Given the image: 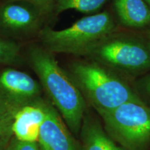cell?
Returning <instances> with one entry per match:
<instances>
[{
    "label": "cell",
    "mask_w": 150,
    "mask_h": 150,
    "mask_svg": "<svg viewBox=\"0 0 150 150\" xmlns=\"http://www.w3.org/2000/svg\"><path fill=\"white\" fill-rule=\"evenodd\" d=\"M98 63L129 73L150 70V50L138 39L115 33L103 40L88 56Z\"/></svg>",
    "instance_id": "obj_5"
},
{
    "label": "cell",
    "mask_w": 150,
    "mask_h": 150,
    "mask_svg": "<svg viewBox=\"0 0 150 150\" xmlns=\"http://www.w3.org/2000/svg\"><path fill=\"white\" fill-rule=\"evenodd\" d=\"M40 92L38 83L22 71L7 68L0 74V100L20 108L31 103Z\"/></svg>",
    "instance_id": "obj_6"
},
{
    "label": "cell",
    "mask_w": 150,
    "mask_h": 150,
    "mask_svg": "<svg viewBox=\"0 0 150 150\" xmlns=\"http://www.w3.org/2000/svg\"><path fill=\"white\" fill-rule=\"evenodd\" d=\"M13 150H40L37 145V142H25L17 140Z\"/></svg>",
    "instance_id": "obj_16"
},
{
    "label": "cell",
    "mask_w": 150,
    "mask_h": 150,
    "mask_svg": "<svg viewBox=\"0 0 150 150\" xmlns=\"http://www.w3.org/2000/svg\"><path fill=\"white\" fill-rule=\"evenodd\" d=\"M113 4L124 25L141 28L150 24V8L145 0H113Z\"/></svg>",
    "instance_id": "obj_10"
},
{
    "label": "cell",
    "mask_w": 150,
    "mask_h": 150,
    "mask_svg": "<svg viewBox=\"0 0 150 150\" xmlns=\"http://www.w3.org/2000/svg\"><path fill=\"white\" fill-rule=\"evenodd\" d=\"M41 148H42V150H47V149H44V148H42V147H41Z\"/></svg>",
    "instance_id": "obj_20"
},
{
    "label": "cell",
    "mask_w": 150,
    "mask_h": 150,
    "mask_svg": "<svg viewBox=\"0 0 150 150\" xmlns=\"http://www.w3.org/2000/svg\"><path fill=\"white\" fill-rule=\"evenodd\" d=\"M18 108L13 105L0 100V140L11 131L13 115Z\"/></svg>",
    "instance_id": "obj_13"
},
{
    "label": "cell",
    "mask_w": 150,
    "mask_h": 150,
    "mask_svg": "<svg viewBox=\"0 0 150 150\" xmlns=\"http://www.w3.org/2000/svg\"><path fill=\"white\" fill-rule=\"evenodd\" d=\"M115 30L112 16L104 11L81 18L64 29L42 28L39 38L44 48L53 54L88 56L99 42Z\"/></svg>",
    "instance_id": "obj_3"
},
{
    "label": "cell",
    "mask_w": 150,
    "mask_h": 150,
    "mask_svg": "<svg viewBox=\"0 0 150 150\" xmlns=\"http://www.w3.org/2000/svg\"><path fill=\"white\" fill-rule=\"evenodd\" d=\"M147 46H148V47H149V50H150V35H149V39H148V44H147Z\"/></svg>",
    "instance_id": "obj_18"
},
{
    "label": "cell",
    "mask_w": 150,
    "mask_h": 150,
    "mask_svg": "<svg viewBox=\"0 0 150 150\" xmlns=\"http://www.w3.org/2000/svg\"><path fill=\"white\" fill-rule=\"evenodd\" d=\"M145 1L147 4V5L149 6V8H150V0H145Z\"/></svg>",
    "instance_id": "obj_19"
},
{
    "label": "cell",
    "mask_w": 150,
    "mask_h": 150,
    "mask_svg": "<svg viewBox=\"0 0 150 150\" xmlns=\"http://www.w3.org/2000/svg\"><path fill=\"white\" fill-rule=\"evenodd\" d=\"M107 0H55L54 11L61 13L74 10L82 13H93L104 6Z\"/></svg>",
    "instance_id": "obj_12"
},
{
    "label": "cell",
    "mask_w": 150,
    "mask_h": 150,
    "mask_svg": "<svg viewBox=\"0 0 150 150\" xmlns=\"http://www.w3.org/2000/svg\"><path fill=\"white\" fill-rule=\"evenodd\" d=\"M41 16L29 4L11 1L0 7V31L9 35L32 32L40 26Z\"/></svg>",
    "instance_id": "obj_7"
},
{
    "label": "cell",
    "mask_w": 150,
    "mask_h": 150,
    "mask_svg": "<svg viewBox=\"0 0 150 150\" xmlns=\"http://www.w3.org/2000/svg\"><path fill=\"white\" fill-rule=\"evenodd\" d=\"M29 59L52 103L73 132L78 133L81 128L86 108L79 88L72 76L61 68L54 54L45 48H31Z\"/></svg>",
    "instance_id": "obj_1"
},
{
    "label": "cell",
    "mask_w": 150,
    "mask_h": 150,
    "mask_svg": "<svg viewBox=\"0 0 150 150\" xmlns=\"http://www.w3.org/2000/svg\"><path fill=\"white\" fill-rule=\"evenodd\" d=\"M83 122V150H126L112 139L96 120L86 119Z\"/></svg>",
    "instance_id": "obj_11"
},
{
    "label": "cell",
    "mask_w": 150,
    "mask_h": 150,
    "mask_svg": "<svg viewBox=\"0 0 150 150\" xmlns=\"http://www.w3.org/2000/svg\"><path fill=\"white\" fill-rule=\"evenodd\" d=\"M109 136L126 150H150V107L131 101L99 115Z\"/></svg>",
    "instance_id": "obj_4"
},
{
    "label": "cell",
    "mask_w": 150,
    "mask_h": 150,
    "mask_svg": "<svg viewBox=\"0 0 150 150\" xmlns=\"http://www.w3.org/2000/svg\"><path fill=\"white\" fill-rule=\"evenodd\" d=\"M140 85L142 90L150 97V75H148L142 80Z\"/></svg>",
    "instance_id": "obj_17"
},
{
    "label": "cell",
    "mask_w": 150,
    "mask_h": 150,
    "mask_svg": "<svg viewBox=\"0 0 150 150\" xmlns=\"http://www.w3.org/2000/svg\"><path fill=\"white\" fill-rule=\"evenodd\" d=\"M46 106L29 103L16 110L11 125V131L18 140L38 142L41 125L46 117Z\"/></svg>",
    "instance_id": "obj_9"
},
{
    "label": "cell",
    "mask_w": 150,
    "mask_h": 150,
    "mask_svg": "<svg viewBox=\"0 0 150 150\" xmlns=\"http://www.w3.org/2000/svg\"><path fill=\"white\" fill-rule=\"evenodd\" d=\"M20 47L14 41L0 38V63L10 64L18 61Z\"/></svg>",
    "instance_id": "obj_14"
},
{
    "label": "cell",
    "mask_w": 150,
    "mask_h": 150,
    "mask_svg": "<svg viewBox=\"0 0 150 150\" xmlns=\"http://www.w3.org/2000/svg\"><path fill=\"white\" fill-rule=\"evenodd\" d=\"M72 78L99 115L125 103L141 100L126 81L98 62H76Z\"/></svg>",
    "instance_id": "obj_2"
},
{
    "label": "cell",
    "mask_w": 150,
    "mask_h": 150,
    "mask_svg": "<svg viewBox=\"0 0 150 150\" xmlns=\"http://www.w3.org/2000/svg\"><path fill=\"white\" fill-rule=\"evenodd\" d=\"M46 112L39 134L41 147L47 150H79L57 112L49 106H46Z\"/></svg>",
    "instance_id": "obj_8"
},
{
    "label": "cell",
    "mask_w": 150,
    "mask_h": 150,
    "mask_svg": "<svg viewBox=\"0 0 150 150\" xmlns=\"http://www.w3.org/2000/svg\"><path fill=\"white\" fill-rule=\"evenodd\" d=\"M27 3L36 8L42 16L52 13L54 11L55 0H11Z\"/></svg>",
    "instance_id": "obj_15"
}]
</instances>
